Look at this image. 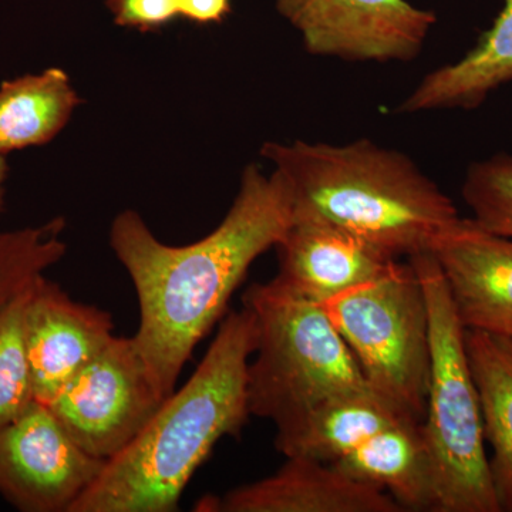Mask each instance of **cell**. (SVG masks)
I'll use <instances>...</instances> for the list:
<instances>
[{"mask_svg": "<svg viewBox=\"0 0 512 512\" xmlns=\"http://www.w3.org/2000/svg\"><path fill=\"white\" fill-rule=\"evenodd\" d=\"M370 389L404 419L423 423L430 383L426 295L412 262L320 303Z\"/></svg>", "mask_w": 512, "mask_h": 512, "instance_id": "cell-6", "label": "cell"}, {"mask_svg": "<svg viewBox=\"0 0 512 512\" xmlns=\"http://www.w3.org/2000/svg\"><path fill=\"white\" fill-rule=\"evenodd\" d=\"M80 99L69 74L50 67L0 84V154L43 146L69 123Z\"/></svg>", "mask_w": 512, "mask_h": 512, "instance_id": "cell-18", "label": "cell"}, {"mask_svg": "<svg viewBox=\"0 0 512 512\" xmlns=\"http://www.w3.org/2000/svg\"><path fill=\"white\" fill-rule=\"evenodd\" d=\"M426 295L430 383L421 430L436 480L437 512H501L484 447L483 416L458 319L431 252L409 256Z\"/></svg>", "mask_w": 512, "mask_h": 512, "instance_id": "cell-5", "label": "cell"}, {"mask_svg": "<svg viewBox=\"0 0 512 512\" xmlns=\"http://www.w3.org/2000/svg\"><path fill=\"white\" fill-rule=\"evenodd\" d=\"M503 2L493 28L478 45L460 62L427 74L397 109L399 113L474 109L493 90L512 80V0Z\"/></svg>", "mask_w": 512, "mask_h": 512, "instance_id": "cell-15", "label": "cell"}, {"mask_svg": "<svg viewBox=\"0 0 512 512\" xmlns=\"http://www.w3.org/2000/svg\"><path fill=\"white\" fill-rule=\"evenodd\" d=\"M332 466L386 491L403 511L437 512L436 480L421 423L396 421Z\"/></svg>", "mask_w": 512, "mask_h": 512, "instance_id": "cell-14", "label": "cell"}, {"mask_svg": "<svg viewBox=\"0 0 512 512\" xmlns=\"http://www.w3.org/2000/svg\"><path fill=\"white\" fill-rule=\"evenodd\" d=\"M201 512H403L386 491L362 483L332 464L286 457L272 476L198 501Z\"/></svg>", "mask_w": 512, "mask_h": 512, "instance_id": "cell-13", "label": "cell"}, {"mask_svg": "<svg viewBox=\"0 0 512 512\" xmlns=\"http://www.w3.org/2000/svg\"><path fill=\"white\" fill-rule=\"evenodd\" d=\"M116 25L151 32L178 16L175 0H107Z\"/></svg>", "mask_w": 512, "mask_h": 512, "instance_id": "cell-22", "label": "cell"}, {"mask_svg": "<svg viewBox=\"0 0 512 512\" xmlns=\"http://www.w3.org/2000/svg\"><path fill=\"white\" fill-rule=\"evenodd\" d=\"M258 329L248 308L229 312L195 372L136 439L104 464L70 512H174L218 441L249 414L247 375Z\"/></svg>", "mask_w": 512, "mask_h": 512, "instance_id": "cell-2", "label": "cell"}, {"mask_svg": "<svg viewBox=\"0 0 512 512\" xmlns=\"http://www.w3.org/2000/svg\"><path fill=\"white\" fill-rule=\"evenodd\" d=\"M6 156L0 154V211L3 207V195H5V181L8 177V164H6Z\"/></svg>", "mask_w": 512, "mask_h": 512, "instance_id": "cell-24", "label": "cell"}, {"mask_svg": "<svg viewBox=\"0 0 512 512\" xmlns=\"http://www.w3.org/2000/svg\"><path fill=\"white\" fill-rule=\"evenodd\" d=\"M30 286L0 311V429L18 419L35 402L25 342Z\"/></svg>", "mask_w": 512, "mask_h": 512, "instance_id": "cell-20", "label": "cell"}, {"mask_svg": "<svg viewBox=\"0 0 512 512\" xmlns=\"http://www.w3.org/2000/svg\"><path fill=\"white\" fill-rule=\"evenodd\" d=\"M429 252L464 328L512 339V239L461 218Z\"/></svg>", "mask_w": 512, "mask_h": 512, "instance_id": "cell-12", "label": "cell"}, {"mask_svg": "<svg viewBox=\"0 0 512 512\" xmlns=\"http://www.w3.org/2000/svg\"><path fill=\"white\" fill-rule=\"evenodd\" d=\"M64 227L63 218H55L37 227L0 231V311L62 261Z\"/></svg>", "mask_w": 512, "mask_h": 512, "instance_id": "cell-19", "label": "cell"}, {"mask_svg": "<svg viewBox=\"0 0 512 512\" xmlns=\"http://www.w3.org/2000/svg\"><path fill=\"white\" fill-rule=\"evenodd\" d=\"M164 399L133 336H114L47 406L86 453L107 461L136 439Z\"/></svg>", "mask_w": 512, "mask_h": 512, "instance_id": "cell-7", "label": "cell"}, {"mask_svg": "<svg viewBox=\"0 0 512 512\" xmlns=\"http://www.w3.org/2000/svg\"><path fill=\"white\" fill-rule=\"evenodd\" d=\"M466 350L483 416L491 481L501 512H512V339L466 329Z\"/></svg>", "mask_w": 512, "mask_h": 512, "instance_id": "cell-16", "label": "cell"}, {"mask_svg": "<svg viewBox=\"0 0 512 512\" xmlns=\"http://www.w3.org/2000/svg\"><path fill=\"white\" fill-rule=\"evenodd\" d=\"M110 312L74 301L46 275L30 286L25 342L33 396L49 404L114 338Z\"/></svg>", "mask_w": 512, "mask_h": 512, "instance_id": "cell-10", "label": "cell"}, {"mask_svg": "<svg viewBox=\"0 0 512 512\" xmlns=\"http://www.w3.org/2000/svg\"><path fill=\"white\" fill-rule=\"evenodd\" d=\"M178 16L198 23H221L231 13V0H175Z\"/></svg>", "mask_w": 512, "mask_h": 512, "instance_id": "cell-23", "label": "cell"}, {"mask_svg": "<svg viewBox=\"0 0 512 512\" xmlns=\"http://www.w3.org/2000/svg\"><path fill=\"white\" fill-rule=\"evenodd\" d=\"M463 198L478 227L512 239V156L498 154L470 165Z\"/></svg>", "mask_w": 512, "mask_h": 512, "instance_id": "cell-21", "label": "cell"}, {"mask_svg": "<svg viewBox=\"0 0 512 512\" xmlns=\"http://www.w3.org/2000/svg\"><path fill=\"white\" fill-rule=\"evenodd\" d=\"M244 306L258 329L247 375L249 414L271 420L276 436L332 397L372 390L319 303L272 279L249 286Z\"/></svg>", "mask_w": 512, "mask_h": 512, "instance_id": "cell-4", "label": "cell"}, {"mask_svg": "<svg viewBox=\"0 0 512 512\" xmlns=\"http://www.w3.org/2000/svg\"><path fill=\"white\" fill-rule=\"evenodd\" d=\"M316 56L349 62H410L436 23L406 0H276Z\"/></svg>", "mask_w": 512, "mask_h": 512, "instance_id": "cell-9", "label": "cell"}, {"mask_svg": "<svg viewBox=\"0 0 512 512\" xmlns=\"http://www.w3.org/2000/svg\"><path fill=\"white\" fill-rule=\"evenodd\" d=\"M261 156L288 185L293 215L333 222L393 258L430 251L461 220L453 201L409 157L369 140L265 143Z\"/></svg>", "mask_w": 512, "mask_h": 512, "instance_id": "cell-3", "label": "cell"}, {"mask_svg": "<svg viewBox=\"0 0 512 512\" xmlns=\"http://www.w3.org/2000/svg\"><path fill=\"white\" fill-rule=\"evenodd\" d=\"M106 461L72 439L47 404L33 402L0 429V497L22 512H70Z\"/></svg>", "mask_w": 512, "mask_h": 512, "instance_id": "cell-8", "label": "cell"}, {"mask_svg": "<svg viewBox=\"0 0 512 512\" xmlns=\"http://www.w3.org/2000/svg\"><path fill=\"white\" fill-rule=\"evenodd\" d=\"M400 420L409 419L373 390L340 394L318 404L291 430L275 436V447L285 457H309L333 464L377 431Z\"/></svg>", "mask_w": 512, "mask_h": 512, "instance_id": "cell-17", "label": "cell"}, {"mask_svg": "<svg viewBox=\"0 0 512 512\" xmlns=\"http://www.w3.org/2000/svg\"><path fill=\"white\" fill-rule=\"evenodd\" d=\"M293 205L284 178L248 165L234 204L214 231L194 244L173 247L154 237L138 212H120L110 245L138 299L134 342L164 397L195 348L220 322L229 299L258 256L276 247L291 227Z\"/></svg>", "mask_w": 512, "mask_h": 512, "instance_id": "cell-1", "label": "cell"}, {"mask_svg": "<svg viewBox=\"0 0 512 512\" xmlns=\"http://www.w3.org/2000/svg\"><path fill=\"white\" fill-rule=\"evenodd\" d=\"M276 248L275 281L319 305L375 281L397 262L372 242L313 215H293Z\"/></svg>", "mask_w": 512, "mask_h": 512, "instance_id": "cell-11", "label": "cell"}]
</instances>
